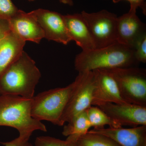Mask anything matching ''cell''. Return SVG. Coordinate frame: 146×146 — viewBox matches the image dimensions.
Here are the masks:
<instances>
[{
    "label": "cell",
    "instance_id": "6da1fadb",
    "mask_svg": "<svg viewBox=\"0 0 146 146\" xmlns=\"http://www.w3.org/2000/svg\"><path fill=\"white\" fill-rule=\"evenodd\" d=\"M138 63L134 50L117 42L104 48L82 51L76 56L74 66L79 73L98 69L129 68Z\"/></svg>",
    "mask_w": 146,
    "mask_h": 146
},
{
    "label": "cell",
    "instance_id": "7a4b0ae2",
    "mask_svg": "<svg viewBox=\"0 0 146 146\" xmlns=\"http://www.w3.org/2000/svg\"><path fill=\"white\" fill-rule=\"evenodd\" d=\"M41 74L35 62L25 52L0 76V95L32 99Z\"/></svg>",
    "mask_w": 146,
    "mask_h": 146
},
{
    "label": "cell",
    "instance_id": "3957f363",
    "mask_svg": "<svg viewBox=\"0 0 146 146\" xmlns=\"http://www.w3.org/2000/svg\"><path fill=\"white\" fill-rule=\"evenodd\" d=\"M32 99L11 95H0V126L14 128L19 136L30 138L33 132H46V125L31 116Z\"/></svg>",
    "mask_w": 146,
    "mask_h": 146
},
{
    "label": "cell",
    "instance_id": "277c9868",
    "mask_svg": "<svg viewBox=\"0 0 146 146\" xmlns=\"http://www.w3.org/2000/svg\"><path fill=\"white\" fill-rule=\"evenodd\" d=\"M75 85V82L68 86L44 91L32 98L31 114L39 121L44 120L55 125L63 126L61 117Z\"/></svg>",
    "mask_w": 146,
    "mask_h": 146
},
{
    "label": "cell",
    "instance_id": "5b68a950",
    "mask_svg": "<svg viewBox=\"0 0 146 146\" xmlns=\"http://www.w3.org/2000/svg\"><path fill=\"white\" fill-rule=\"evenodd\" d=\"M115 79L128 103L146 107V70L135 67L106 69Z\"/></svg>",
    "mask_w": 146,
    "mask_h": 146
},
{
    "label": "cell",
    "instance_id": "8992f818",
    "mask_svg": "<svg viewBox=\"0 0 146 146\" xmlns=\"http://www.w3.org/2000/svg\"><path fill=\"white\" fill-rule=\"evenodd\" d=\"M94 39L96 48L107 46L117 42L118 17L104 9L97 12L81 13Z\"/></svg>",
    "mask_w": 146,
    "mask_h": 146
},
{
    "label": "cell",
    "instance_id": "52a82bcc",
    "mask_svg": "<svg viewBox=\"0 0 146 146\" xmlns=\"http://www.w3.org/2000/svg\"><path fill=\"white\" fill-rule=\"evenodd\" d=\"M74 81V88L61 117L63 125L70 122L77 115L92 106L95 84L93 72H79Z\"/></svg>",
    "mask_w": 146,
    "mask_h": 146
},
{
    "label": "cell",
    "instance_id": "ba28073f",
    "mask_svg": "<svg viewBox=\"0 0 146 146\" xmlns=\"http://www.w3.org/2000/svg\"><path fill=\"white\" fill-rule=\"evenodd\" d=\"M92 72L95 84L92 106L99 107L108 103H128L121 96L117 82L109 71L106 69H98Z\"/></svg>",
    "mask_w": 146,
    "mask_h": 146
},
{
    "label": "cell",
    "instance_id": "9c48e42d",
    "mask_svg": "<svg viewBox=\"0 0 146 146\" xmlns=\"http://www.w3.org/2000/svg\"><path fill=\"white\" fill-rule=\"evenodd\" d=\"M120 126L146 125V107L126 103L105 104L99 106Z\"/></svg>",
    "mask_w": 146,
    "mask_h": 146
},
{
    "label": "cell",
    "instance_id": "30bf717a",
    "mask_svg": "<svg viewBox=\"0 0 146 146\" xmlns=\"http://www.w3.org/2000/svg\"><path fill=\"white\" fill-rule=\"evenodd\" d=\"M32 12L44 31V38L65 45L72 41L63 15L43 9H38Z\"/></svg>",
    "mask_w": 146,
    "mask_h": 146
},
{
    "label": "cell",
    "instance_id": "8fae6325",
    "mask_svg": "<svg viewBox=\"0 0 146 146\" xmlns=\"http://www.w3.org/2000/svg\"><path fill=\"white\" fill-rule=\"evenodd\" d=\"M8 21L11 30L25 42L39 44L44 38V31L32 11L27 13L19 9Z\"/></svg>",
    "mask_w": 146,
    "mask_h": 146
},
{
    "label": "cell",
    "instance_id": "7c38bea8",
    "mask_svg": "<svg viewBox=\"0 0 146 146\" xmlns=\"http://www.w3.org/2000/svg\"><path fill=\"white\" fill-rule=\"evenodd\" d=\"M136 10L130 9L118 17L117 42L133 49L141 36L146 33V25L137 16Z\"/></svg>",
    "mask_w": 146,
    "mask_h": 146
},
{
    "label": "cell",
    "instance_id": "4fadbf2b",
    "mask_svg": "<svg viewBox=\"0 0 146 146\" xmlns=\"http://www.w3.org/2000/svg\"><path fill=\"white\" fill-rule=\"evenodd\" d=\"M89 131L109 137L121 146H146V125L130 128H94Z\"/></svg>",
    "mask_w": 146,
    "mask_h": 146
},
{
    "label": "cell",
    "instance_id": "5bb4252c",
    "mask_svg": "<svg viewBox=\"0 0 146 146\" xmlns=\"http://www.w3.org/2000/svg\"><path fill=\"white\" fill-rule=\"evenodd\" d=\"M68 34L82 51L96 48L94 39L81 13L63 15Z\"/></svg>",
    "mask_w": 146,
    "mask_h": 146
},
{
    "label": "cell",
    "instance_id": "9a60e30c",
    "mask_svg": "<svg viewBox=\"0 0 146 146\" xmlns=\"http://www.w3.org/2000/svg\"><path fill=\"white\" fill-rule=\"evenodd\" d=\"M26 42L11 30L5 36L0 47V76L21 56Z\"/></svg>",
    "mask_w": 146,
    "mask_h": 146
},
{
    "label": "cell",
    "instance_id": "2e32d148",
    "mask_svg": "<svg viewBox=\"0 0 146 146\" xmlns=\"http://www.w3.org/2000/svg\"><path fill=\"white\" fill-rule=\"evenodd\" d=\"M68 123L63 127L62 134L67 136L68 139L75 141L80 136L87 133L92 127L85 111L77 115Z\"/></svg>",
    "mask_w": 146,
    "mask_h": 146
},
{
    "label": "cell",
    "instance_id": "e0dca14e",
    "mask_svg": "<svg viewBox=\"0 0 146 146\" xmlns=\"http://www.w3.org/2000/svg\"><path fill=\"white\" fill-rule=\"evenodd\" d=\"M85 111L92 127L103 128L106 125H108L110 127H122L110 119L98 106H91Z\"/></svg>",
    "mask_w": 146,
    "mask_h": 146
},
{
    "label": "cell",
    "instance_id": "ac0fdd59",
    "mask_svg": "<svg viewBox=\"0 0 146 146\" xmlns=\"http://www.w3.org/2000/svg\"><path fill=\"white\" fill-rule=\"evenodd\" d=\"M76 143L78 146H121L109 137L89 131L80 136Z\"/></svg>",
    "mask_w": 146,
    "mask_h": 146
},
{
    "label": "cell",
    "instance_id": "d6986e66",
    "mask_svg": "<svg viewBox=\"0 0 146 146\" xmlns=\"http://www.w3.org/2000/svg\"><path fill=\"white\" fill-rule=\"evenodd\" d=\"M35 146H78L76 141L67 138L65 141L48 136L36 137Z\"/></svg>",
    "mask_w": 146,
    "mask_h": 146
},
{
    "label": "cell",
    "instance_id": "ffe728a7",
    "mask_svg": "<svg viewBox=\"0 0 146 146\" xmlns=\"http://www.w3.org/2000/svg\"><path fill=\"white\" fill-rule=\"evenodd\" d=\"M18 10L11 0H0V19L8 21Z\"/></svg>",
    "mask_w": 146,
    "mask_h": 146
},
{
    "label": "cell",
    "instance_id": "44dd1931",
    "mask_svg": "<svg viewBox=\"0 0 146 146\" xmlns=\"http://www.w3.org/2000/svg\"><path fill=\"white\" fill-rule=\"evenodd\" d=\"M134 54L138 63L146 62V33L136 42L134 48Z\"/></svg>",
    "mask_w": 146,
    "mask_h": 146
},
{
    "label": "cell",
    "instance_id": "7402d4cb",
    "mask_svg": "<svg viewBox=\"0 0 146 146\" xmlns=\"http://www.w3.org/2000/svg\"><path fill=\"white\" fill-rule=\"evenodd\" d=\"M30 138L19 136L18 138L7 142H0L4 146H33L29 140Z\"/></svg>",
    "mask_w": 146,
    "mask_h": 146
},
{
    "label": "cell",
    "instance_id": "603a6c76",
    "mask_svg": "<svg viewBox=\"0 0 146 146\" xmlns=\"http://www.w3.org/2000/svg\"><path fill=\"white\" fill-rule=\"evenodd\" d=\"M123 1H127L130 3V9L136 10L139 7L142 9L144 14L146 15V3L145 0H112V1L115 3H117Z\"/></svg>",
    "mask_w": 146,
    "mask_h": 146
},
{
    "label": "cell",
    "instance_id": "cb8c5ba5",
    "mask_svg": "<svg viewBox=\"0 0 146 146\" xmlns=\"http://www.w3.org/2000/svg\"><path fill=\"white\" fill-rule=\"evenodd\" d=\"M10 30L8 21L0 19V47L5 37Z\"/></svg>",
    "mask_w": 146,
    "mask_h": 146
},
{
    "label": "cell",
    "instance_id": "d4e9b609",
    "mask_svg": "<svg viewBox=\"0 0 146 146\" xmlns=\"http://www.w3.org/2000/svg\"><path fill=\"white\" fill-rule=\"evenodd\" d=\"M30 2L34 1L35 0H28ZM59 1L65 5H68L70 6H72L74 5L73 0H59Z\"/></svg>",
    "mask_w": 146,
    "mask_h": 146
}]
</instances>
